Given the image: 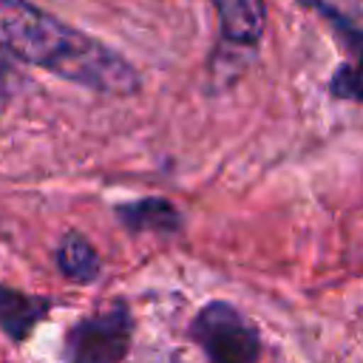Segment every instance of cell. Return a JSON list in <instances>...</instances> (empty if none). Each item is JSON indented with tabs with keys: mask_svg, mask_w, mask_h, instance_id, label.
Returning <instances> with one entry per match:
<instances>
[{
	"mask_svg": "<svg viewBox=\"0 0 363 363\" xmlns=\"http://www.w3.org/2000/svg\"><path fill=\"white\" fill-rule=\"evenodd\" d=\"M337 28V40L346 51L343 65H337V71L329 79V94L337 99H352V102H363V28H357L349 17H335L332 20Z\"/></svg>",
	"mask_w": 363,
	"mask_h": 363,
	"instance_id": "277c9868",
	"label": "cell"
},
{
	"mask_svg": "<svg viewBox=\"0 0 363 363\" xmlns=\"http://www.w3.org/2000/svg\"><path fill=\"white\" fill-rule=\"evenodd\" d=\"M48 312V301L45 298H31L23 295L17 289L0 286V329L14 337L23 340Z\"/></svg>",
	"mask_w": 363,
	"mask_h": 363,
	"instance_id": "8992f818",
	"label": "cell"
},
{
	"mask_svg": "<svg viewBox=\"0 0 363 363\" xmlns=\"http://www.w3.org/2000/svg\"><path fill=\"white\" fill-rule=\"evenodd\" d=\"M57 267L71 281L88 284L99 275V255L82 233H65L57 247Z\"/></svg>",
	"mask_w": 363,
	"mask_h": 363,
	"instance_id": "52a82bcc",
	"label": "cell"
},
{
	"mask_svg": "<svg viewBox=\"0 0 363 363\" xmlns=\"http://www.w3.org/2000/svg\"><path fill=\"white\" fill-rule=\"evenodd\" d=\"M0 45L26 62L99 94L128 96L139 88V74L122 54L28 0H0Z\"/></svg>",
	"mask_w": 363,
	"mask_h": 363,
	"instance_id": "6da1fadb",
	"label": "cell"
},
{
	"mask_svg": "<svg viewBox=\"0 0 363 363\" xmlns=\"http://www.w3.org/2000/svg\"><path fill=\"white\" fill-rule=\"evenodd\" d=\"M11 77H14V74H11V65H9V62L3 60V54H0V94H6V91L11 88V82H9Z\"/></svg>",
	"mask_w": 363,
	"mask_h": 363,
	"instance_id": "9c48e42d",
	"label": "cell"
},
{
	"mask_svg": "<svg viewBox=\"0 0 363 363\" xmlns=\"http://www.w3.org/2000/svg\"><path fill=\"white\" fill-rule=\"evenodd\" d=\"M133 320L125 303H111L96 315L82 318L65 337L68 363H122L130 346Z\"/></svg>",
	"mask_w": 363,
	"mask_h": 363,
	"instance_id": "3957f363",
	"label": "cell"
},
{
	"mask_svg": "<svg viewBox=\"0 0 363 363\" xmlns=\"http://www.w3.org/2000/svg\"><path fill=\"white\" fill-rule=\"evenodd\" d=\"M190 335L210 363H255L261 354L255 323L227 301H210L193 318Z\"/></svg>",
	"mask_w": 363,
	"mask_h": 363,
	"instance_id": "7a4b0ae2",
	"label": "cell"
},
{
	"mask_svg": "<svg viewBox=\"0 0 363 363\" xmlns=\"http://www.w3.org/2000/svg\"><path fill=\"white\" fill-rule=\"evenodd\" d=\"M119 218L130 230H159V233H173L182 224L176 207L167 204L164 199H142V201L122 204Z\"/></svg>",
	"mask_w": 363,
	"mask_h": 363,
	"instance_id": "ba28073f",
	"label": "cell"
},
{
	"mask_svg": "<svg viewBox=\"0 0 363 363\" xmlns=\"http://www.w3.org/2000/svg\"><path fill=\"white\" fill-rule=\"evenodd\" d=\"M221 37L233 45H255L267 26L264 0H213Z\"/></svg>",
	"mask_w": 363,
	"mask_h": 363,
	"instance_id": "5b68a950",
	"label": "cell"
}]
</instances>
